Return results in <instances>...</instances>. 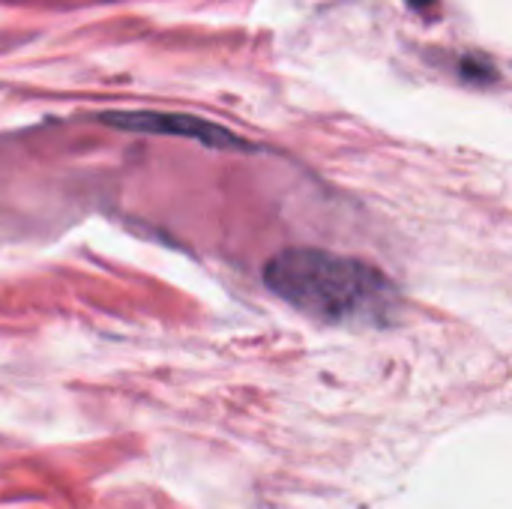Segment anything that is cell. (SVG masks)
Here are the masks:
<instances>
[{
    "instance_id": "cell-1",
    "label": "cell",
    "mask_w": 512,
    "mask_h": 509,
    "mask_svg": "<svg viewBox=\"0 0 512 509\" xmlns=\"http://www.w3.org/2000/svg\"><path fill=\"white\" fill-rule=\"evenodd\" d=\"M264 282L276 297L324 324L384 327L399 312V288L378 267L324 249L273 255Z\"/></svg>"
},
{
    "instance_id": "cell-3",
    "label": "cell",
    "mask_w": 512,
    "mask_h": 509,
    "mask_svg": "<svg viewBox=\"0 0 512 509\" xmlns=\"http://www.w3.org/2000/svg\"><path fill=\"white\" fill-rule=\"evenodd\" d=\"M432 3H435V0H408V6H411V9H429Z\"/></svg>"
},
{
    "instance_id": "cell-2",
    "label": "cell",
    "mask_w": 512,
    "mask_h": 509,
    "mask_svg": "<svg viewBox=\"0 0 512 509\" xmlns=\"http://www.w3.org/2000/svg\"><path fill=\"white\" fill-rule=\"evenodd\" d=\"M102 120H108L117 129H129V132H150V135H180V138H192L201 141L207 147L216 150H246V141L237 138L234 132L192 117V114H162V111H111Z\"/></svg>"
}]
</instances>
